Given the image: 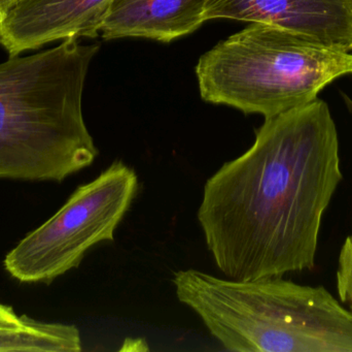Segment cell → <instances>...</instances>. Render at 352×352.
Instances as JSON below:
<instances>
[{
    "mask_svg": "<svg viewBox=\"0 0 352 352\" xmlns=\"http://www.w3.org/2000/svg\"><path fill=\"white\" fill-rule=\"evenodd\" d=\"M341 180L326 101L265 119L252 146L203 188L197 218L219 270L241 281L312 270L322 216Z\"/></svg>",
    "mask_w": 352,
    "mask_h": 352,
    "instance_id": "obj_1",
    "label": "cell"
},
{
    "mask_svg": "<svg viewBox=\"0 0 352 352\" xmlns=\"http://www.w3.org/2000/svg\"><path fill=\"white\" fill-rule=\"evenodd\" d=\"M98 51L67 39L0 64V180L62 182L94 163L82 99Z\"/></svg>",
    "mask_w": 352,
    "mask_h": 352,
    "instance_id": "obj_2",
    "label": "cell"
},
{
    "mask_svg": "<svg viewBox=\"0 0 352 352\" xmlns=\"http://www.w3.org/2000/svg\"><path fill=\"white\" fill-rule=\"evenodd\" d=\"M176 297L219 344L236 352H352V311L324 287L283 276L219 278L188 269L173 279Z\"/></svg>",
    "mask_w": 352,
    "mask_h": 352,
    "instance_id": "obj_3",
    "label": "cell"
},
{
    "mask_svg": "<svg viewBox=\"0 0 352 352\" xmlns=\"http://www.w3.org/2000/svg\"><path fill=\"white\" fill-rule=\"evenodd\" d=\"M346 74H352L347 52L261 23L217 43L196 66L205 101L265 119L314 101L324 86Z\"/></svg>",
    "mask_w": 352,
    "mask_h": 352,
    "instance_id": "obj_4",
    "label": "cell"
},
{
    "mask_svg": "<svg viewBox=\"0 0 352 352\" xmlns=\"http://www.w3.org/2000/svg\"><path fill=\"white\" fill-rule=\"evenodd\" d=\"M138 191L135 169L115 161L23 238L4 258V270L21 283L51 284L78 268L91 248L115 240Z\"/></svg>",
    "mask_w": 352,
    "mask_h": 352,
    "instance_id": "obj_5",
    "label": "cell"
},
{
    "mask_svg": "<svg viewBox=\"0 0 352 352\" xmlns=\"http://www.w3.org/2000/svg\"><path fill=\"white\" fill-rule=\"evenodd\" d=\"M213 19L271 25L352 51V0H208L204 20Z\"/></svg>",
    "mask_w": 352,
    "mask_h": 352,
    "instance_id": "obj_6",
    "label": "cell"
},
{
    "mask_svg": "<svg viewBox=\"0 0 352 352\" xmlns=\"http://www.w3.org/2000/svg\"><path fill=\"white\" fill-rule=\"evenodd\" d=\"M111 0H21L0 20V45L10 57L52 41L95 37Z\"/></svg>",
    "mask_w": 352,
    "mask_h": 352,
    "instance_id": "obj_7",
    "label": "cell"
},
{
    "mask_svg": "<svg viewBox=\"0 0 352 352\" xmlns=\"http://www.w3.org/2000/svg\"><path fill=\"white\" fill-rule=\"evenodd\" d=\"M208 0H111L100 34L104 39L146 37L171 41L194 32Z\"/></svg>",
    "mask_w": 352,
    "mask_h": 352,
    "instance_id": "obj_8",
    "label": "cell"
},
{
    "mask_svg": "<svg viewBox=\"0 0 352 352\" xmlns=\"http://www.w3.org/2000/svg\"><path fill=\"white\" fill-rule=\"evenodd\" d=\"M82 337L76 327L24 315L18 326H0V352H78Z\"/></svg>",
    "mask_w": 352,
    "mask_h": 352,
    "instance_id": "obj_9",
    "label": "cell"
},
{
    "mask_svg": "<svg viewBox=\"0 0 352 352\" xmlns=\"http://www.w3.org/2000/svg\"><path fill=\"white\" fill-rule=\"evenodd\" d=\"M336 283L341 303L352 311V235L346 238L339 254Z\"/></svg>",
    "mask_w": 352,
    "mask_h": 352,
    "instance_id": "obj_10",
    "label": "cell"
},
{
    "mask_svg": "<svg viewBox=\"0 0 352 352\" xmlns=\"http://www.w3.org/2000/svg\"><path fill=\"white\" fill-rule=\"evenodd\" d=\"M23 320L24 315L19 316L10 306L0 303V326H18Z\"/></svg>",
    "mask_w": 352,
    "mask_h": 352,
    "instance_id": "obj_11",
    "label": "cell"
},
{
    "mask_svg": "<svg viewBox=\"0 0 352 352\" xmlns=\"http://www.w3.org/2000/svg\"><path fill=\"white\" fill-rule=\"evenodd\" d=\"M20 1L21 0H0V20H2L6 14Z\"/></svg>",
    "mask_w": 352,
    "mask_h": 352,
    "instance_id": "obj_12",
    "label": "cell"
}]
</instances>
